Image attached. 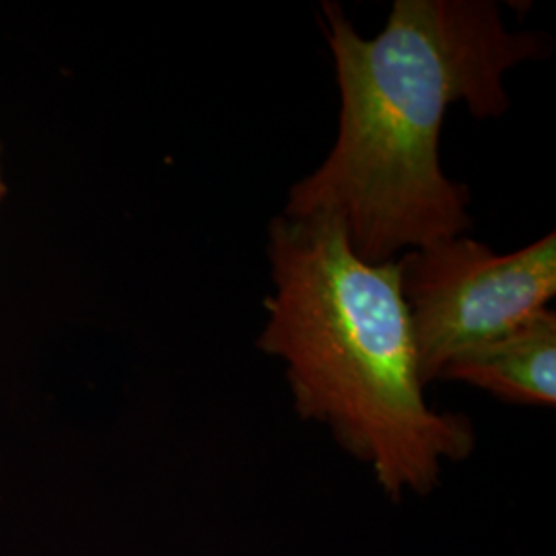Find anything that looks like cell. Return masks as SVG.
<instances>
[{
  "label": "cell",
  "mask_w": 556,
  "mask_h": 556,
  "mask_svg": "<svg viewBox=\"0 0 556 556\" xmlns=\"http://www.w3.org/2000/svg\"><path fill=\"white\" fill-rule=\"evenodd\" d=\"M321 27L340 89L338 137L282 215L337 217L369 264L470 231V192L439 161L445 114L457 101L480 119L505 114V73L544 59L551 38L509 31L486 0H396L369 40L326 0Z\"/></svg>",
  "instance_id": "cell-1"
},
{
  "label": "cell",
  "mask_w": 556,
  "mask_h": 556,
  "mask_svg": "<svg viewBox=\"0 0 556 556\" xmlns=\"http://www.w3.org/2000/svg\"><path fill=\"white\" fill-rule=\"evenodd\" d=\"M266 254L275 293L258 346L285 363L299 417L324 425L388 497L435 491L477 433L425 397L396 260L358 258L330 215L273 219Z\"/></svg>",
  "instance_id": "cell-2"
},
{
  "label": "cell",
  "mask_w": 556,
  "mask_h": 556,
  "mask_svg": "<svg viewBox=\"0 0 556 556\" xmlns=\"http://www.w3.org/2000/svg\"><path fill=\"white\" fill-rule=\"evenodd\" d=\"M396 262L425 386L452 358L514 332L556 295L555 233L503 256L464 233Z\"/></svg>",
  "instance_id": "cell-3"
},
{
  "label": "cell",
  "mask_w": 556,
  "mask_h": 556,
  "mask_svg": "<svg viewBox=\"0 0 556 556\" xmlns=\"http://www.w3.org/2000/svg\"><path fill=\"white\" fill-rule=\"evenodd\" d=\"M439 379L477 386L511 404L555 406V309L546 307L514 332L457 355Z\"/></svg>",
  "instance_id": "cell-4"
},
{
  "label": "cell",
  "mask_w": 556,
  "mask_h": 556,
  "mask_svg": "<svg viewBox=\"0 0 556 556\" xmlns=\"http://www.w3.org/2000/svg\"><path fill=\"white\" fill-rule=\"evenodd\" d=\"M7 197V179H4V167H2V147H0V204Z\"/></svg>",
  "instance_id": "cell-5"
}]
</instances>
